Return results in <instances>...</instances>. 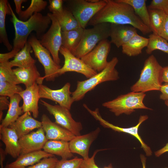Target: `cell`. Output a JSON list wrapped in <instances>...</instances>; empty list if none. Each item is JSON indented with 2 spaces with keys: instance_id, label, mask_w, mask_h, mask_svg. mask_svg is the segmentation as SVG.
<instances>
[{
  "instance_id": "6da1fadb",
  "label": "cell",
  "mask_w": 168,
  "mask_h": 168,
  "mask_svg": "<svg viewBox=\"0 0 168 168\" xmlns=\"http://www.w3.org/2000/svg\"><path fill=\"white\" fill-rule=\"evenodd\" d=\"M106 5L90 21L88 25L94 26L107 23L132 26L143 34L152 32L135 14L130 5L117 0H105Z\"/></svg>"
},
{
  "instance_id": "7a4b0ae2",
  "label": "cell",
  "mask_w": 168,
  "mask_h": 168,
  "mask_svg": "<svg viewBox=\"0 0 168 168\" xmlns=\"http://www.w3.org/2000/svg\"><path fill=\"white\" fill-rule=\"evenodd\" d=\"M8 5L11 11V21L15 30L13 49L8 52L12 58L24 47L32 31H35L37 38L40 39L51 23V20L47 15L43 16L37 13L34 14L26 21H21L16 16L9 2Z\"/></svg>"
},
{
  "instance_id": "3957f363",
  "label": "cell",
  "mask_w": 168,
  "mask_h": 168,
  "mask_svg": "<svg viewBox=\"0 0 168 168\" xmlns=\"http://www.w3.org/2000/svg\"><path fill=\"white\" fill-rule=\"evenodd\" d=\"M163 68L155 56L152 55L145 61L139 78L130 88L132 91L145 92L159 91L163 82Z\"/></svg>"
},
{
  "instance_id": "277c9868",
  "label": "cell",
  "mask_w": 168,
  "mask_h": 168,
  "mask_svg": "<svg viewBox=\"0 0 168 168\" xmlns=\"http://www.w3.org/2000/svg\"><path fill=\"white\" fill-rule=\"evenodd\" d=\"M118 61L116 57H114L101 72L86 80L78 81L76 88L71 94L74 101L82 99L86 93L101 83L119 79V72L115 68Z\"/></svg>"
},
{
  "instance_id": "5b68a950",
  "label": "cell",
  "mask_w": 168,
  "mask_h": 168,
  "mask_svg": "<svg viewBox=\"0 0 168 168\" xmlns=\"http://www.w3.org/2000/svg\"><path fill=\"white\" fill-rule=\"evenodd\" d=\"M146 96L145 93L132 91L120 95L112 100L105 102L102 105L117 116L123 114L129 115L135 111L136 109L152 110L143 103Z\"/></svg>"
},
{
  "instance_id": "8992f818",
  "label": "cell",
  "mask_w": 168,
  "mask_h": 168,
  "mask_svg": "<svg viewBox=\"0 0 168 168\" xmlns=\"http://www.w3.org/2000/svg\"><path fill=\"white\" fill-rule=\"evenodd\" d=\"M110 24L99 23L84 29L80 42L73 54L81 58L91 51L101 41L110 37Z\"/></svg>"
},
{
  "instance_id": "52a82bcc",
  "label": "cell",
  "mask_w": 168,
  "mask_h": 168,
  "mask_svg": "<svg viewBox=\"0 0 168 168\" xmlns=\"http://www.w3.org/2000/svg\"><path fill=\"white\" fill-rule=\"evenodd\" d=\"M70 11L81 27L86 29L91 19L106 4L105 0L91 2L89 0L69 1Z\"/></svg>"
},
{
  "instance_id": "ba28073f",
  "label": "cell",
  "mask_w": 168,
  "mask_h": 168,
  "mask_svg": "<svg viewBox=\"0 0 168 168\" xmlns=\"http://www.w3.org/2000/svg\"><path fill=\"white\" fill-rule=\"evenodd\" d=\"M28 41L30 45L35 57L43 66L45 75L43 77L47 81H53L58 77L60 65L57 64L50 55L49 51L41 44L40 40L35 36H32Z\"/></svg>"
},
{
  "instance_id": "9c48e42d",
  "label": "cell",
  "mask_w": 168,
  "mask_h": 168,
  "mask_svg": "<svg viewBox=\"0 0 168 168\" xmlns=\"http://www.w3.org/2000/svg\"><path fill=\"white\" fill-rule=\"evenodd\" d=\"M47 15L51 19V25L48 30L40 38V42L41 45L49 51L54 62L60 65L59 52L62 46V30L53 14L48 13Z\"/></svg>"
},
{
  "instance_id": "30bf717a",
  "label": "cell",
  "mask_w": 168,
  "mask_h": 168,
  "mask_svg": "<svg viewBox=\"0 0 168 168\" xmlns=\"http://www.w3.org/2000/svg\"><path fill=\"white\" fill-rule=\"evenodd\" d=\"M40 102L50 114L54 116L56 123L75 136L81 135L80 132L82 129V125L80 122H77L73 119L69 110L59 105L50 104L42 100H40Z\"/></svg>"
},
{
  "instance_id": "8fae6325",
  "label": "cell",
  "mask_w": 168,
  "mask_h": 168,
  "mask_svg": "<svg viewBox=\"0 0 168 168\" xmlns=\"http://www.w3.org/2000/svg\"><path fill=\"white\" fill-rule=\"evenodd\" d=\"M84 107L96 120L99 122L100 124L103 127L110 128L115 132L124 133L133 136L139 142L141 147L145 152L146 155L148 156L152 155V152L150 148L144 142L138 133V128L140 125L148 119V117L147 115L140 116L138 124L135 126L124 128L114 125L103 119L100 115L98 108L92 110L86 105H84Z\"/></svg>"
},
{
  "instance_id": "7c38bea8",
  "label": "cell",
  "mask_w": 168,
  "mask_h": 168,
  "mask_svg": "<svg viewBox=\"0 0 168 168\" xmlns=\"http://www.w3.org/2000/svg\"><path fill=\"white\" fill-rule=\"evenodd\" d=\"M110 41L108 39L100 42L90 52L81 59L93 70L100 72L107 65V58L111 49Z\"/></svg>"
},
{
  "instance_id": "4fadbf2b",
  "label": "cell",
  "mask_w": 168,
  "mask_h": 168,
  "mask_svg": "<svg viewBox=\"0 0 168 168\" xmlns=\"http://www.w3.org/2000/svg\"><path fill=\"white\" fill-rule=\"evenodd\" d=\"M59 52L63 56L64 61L63 66L59 70V76L67 72H73L82 74L89 78L98 73L85 63L81 58L77 57L62 46Z\"/></svg>"
},
{
  "instance_id": "5bb4252c",
  "label": "cell",
  "mask_w": 168,
  "mask_h": 168,
  "mask_svg": "<svg viewBox=\"0 0 168 168\" xmlns=\"http://www.w3.org/2000/svg\"><path fill=\"white\" fill-rule=\"evenodd\" d=\"M39 85L40 98L51 100L61 106L70 109L74 101L71 96L72 92L70 91V83L67 82L62 88L57 90L52 89L42 84Z\"/></svg>"
},
{
  "instance_id": "9a60e30c",
  "label": "cell",
  "mask_w": 168,
  "mask_h": 168,
  "mask_svg": "<svg viewBox=\"0 0 168 168\" xmlns=\"http://www.w3.org/2000/svg\"><path fill=\"white\" fill-rule=\"evenodd\" d=\"M42 127L19 138L20 154L41 150L48 140Z\"/></svg>"
},
{
  "instance_id": "2e32d148",
  "label": "cell",
  "mask_w": 168,
  "mask_h": 168,
  "mask_svg": "<svg viewBox=\"0 0 168 168\" xmlns=\"http://www.w3.org/2000/svg\"><path fill=\"white\" fill-rule=\"evenodd\" d=\"M100 131L97 128L95 130L83 135L76 136L69 142L70 150L72 153L81 156L83 160H87L89 157L90 147L96 139Z\"/></svg>"
},
{
  "instance_id": "e0dca14e",
  "label": "cell",
  "mask_w": 168,
  "mask_h": 168,
  "mask_svg": "<svg viewBox=\"0 0 168 168\" xmlns=\"http://www.w3.org/2000/svg\"><path fill=\"white\" fill-rule=\"evenodd\" d=\"M42 128L48 140H62L69 142L76 136L68 130L50 120L45 114L41 118Z\"/></svg>"
},
{
  "instance_id": "ac0fdd59",
  "label": "cell",
  "mask_w": 168,
  "mask_h": 168,
  "mask_svg": "<svg viewBox=\"0 0 168 168\" xmlns=\"http://www.w3.org/2000/svg\"><path fill=\"white\" fill-rule=\"evenodd\" d=\"M18 94L23 100L22 107L23 113H32L33 117L37 118L39 114L38 102L40 98L39 85L35 83L30 86L26 87Z\"/></svg>"
},
{
  "instance_id": "d6986e66",
  "label": "cell",
  "mask_w": 168,
  "mask_h": 168,
  "mask_svg": "<svg viewBox=\"0 0 168 168\" xmlns=\"http://www.w3.org/2000/svg\"><path fill=\"white\" fill-rule=\"evenodd\" d=\"M137 34V29L132 26L110 24V41L118 48L127 43Z\"/></svg>"
},
{
  "instance_id": "ffe728a7",
  "label": "cell",
  "mask_w": 168,
  "mask_h": 168,
  "mask_svg": "<svg viewBox=\"0 0 168 168\" xmlns=\"http://www.w3.org/2000/svg\"><path fill=\"white\" fill-rule=\"evenodd\" d=\"M0 138L5 145L6 154L17 158L20 155L21 148L19 138L15 130L9 127L0 126Z\"/></svg>"
},
{
  "instance_id": "44dd1931",
  "label": "cell",
  "mask_w": 168,
  "mask_h": 168,
  "mask_svg": "<svg viewBox=\"0 0 168 168\" xmlns=\"http://www.w3.org/2000/svg\"><path fill=\"white\" fill-rule=\"evenodd\" d=\"M9 127L15 130L19 138L35 129L41 128L42 125L41 121L33 118L30 112H26L20 116Z\"/></svg>"
},
{
  "instance_id": "7402d4cb",
  "label": "cell",
  "mask_w": 168,
  "mask_h": 168,
  "mask_svg": "<svg viewBox=\"0 0 168 168\" xmlns=\"http://www.w3.org/2000/svg\"><path fill=\"white\" fill-rule=\"evenodd\" d=\"M53 156L54 155L42 150L20 154L15 161L6 164L4 168H26L35 164L44 158Z\"/></svg>"
},
{
  "instance_id": "603a6c76",
  "label": "cell",
  "mask_w": 168,
  "mask_h": 168,
  "mask_svg": "<svg viewBox=\"0 0 168 168\" xmlns=\"http://www.w3.org/2000/svg\"><path fill=\"white\" fill-rule=\"evenodd\" d=\"M13 70L19 83L24 84L26 87L30 86L35 83L38 85L42 84L44 79L41 77L35 65L27 68H17Z\"/></svg>"
},
{
  "instance_id": "cb8c5ba5",
  "label": "cell",
  "mask_w": 168,
  "mask_h": 168,
  "mask_svg": "<svg viewBox=\"0 0 168 168\" xmlns=\"http://www.w3.org/2000/svg\"><path fill=\"white\" fill-rule=\"evenodd\" d=\"M43 149L47 153L59 156L63 159H68L73 156L70 150L69 142L68 141L48 140Z\"/></svg>"
},
{
  "instance_id": "d4e9b609",
  "label": "cell",
  "mask_w": 168,
  "mask_h": 168,
  "mask_svg": "<svg viewBox=\"0 0 168 168\" xmlns=\"http://www.w3.org/2000/svg\"><path fill=\"white\" fill-rule=\"evenodd\" d=\"M9 98L8 110L5 117L2 120L0 126L9 127L23 113L22 107L19 105L20 102L22 99L20 96L18 94H16Z\"/></svg>"
},
{
  "instance_id": "484cf974",
  "label": "cell",
  "mask_w": 168,
  "mask_h": 168,
  "mask_svg": "<svg viewBox=\"0 0 168 168\" xmlns=\"http://www.w3.org/2000/svg\"><path fill=\"white\" fill-rule=\"evenodd\" d=\"M148 41V38L137 33L122 46V52L129 57L138 56L142 53L144 48L147 47Z\"/></svg>"
},
{
  "instance_id": "4316f807",
  "label": "cell",
  "mask_w": 168,
  "mask_h": 168,
  "mask_svg": "<svg viewBox=\"0 0 168 168\" xmlns=\"http://www.w3.org/2000/svg\"><path fill=\"white\" fill-rule=\"evenodd\" d=\"M58 22L62 31H67L81 27L79 23L69 10L63 9L52 13Z\"/></svg>"
},
{
  "instance_id": "83f0119b",
  "label": "cell",
  "mask_w": 168,
  "mask_h": 168,
  "mask_svg": "<svg viewBox=\"0 0 168 168\" xmlns=\"http://www.w3.org/2000/svg\"><path fill=\"white\" fill-rule=\"evenodd\" d=\"M84 29L80 27L67 31H62V46L73 54L81 40Z\"/></svg>"
},
{
  "instance_id": "f1b7e54d",
  "label": "cell",
  "mask_w": 168,
  "mask_h": 168,
  "mask_svg": "<svg viewBox=\"0 0 168 168\" xmlns=\"http://www.w3.org/2000/svg\"><path fill=\"white\" fill-rule=\"evenodd\" d=\"M32 47L27 41L24 47L15 56L10 62L12 67L27 68L35 65L36 61L31 56L30 52Z\"/></svg>"
},
{
  "instance_id": "f546056e",
  "label": "cell",
  "mask_w": 168,
  "mask_h": 168,
  "mask_svg": "<svg viewBox=\"0 0 168 168\" xmlns=\"http://www.w3.org/2000/svg\"><path fill=\"white\" fill-rule=\"evenodd\" d=\"M8 2L7 0H0V42L10 52L12 49L13 46L9 41L5 27L6 16L7 14L11 15Z\"/></svg>"
},
{
  "instance_id": "4dcf8cb0",
  "label": "cell",
  "mask_w": 168,
  "mask_h": 168,
  "mask_svg": "<svg viewBox=\"0 0 168 168\" xmlns=\"http://www.w3.org/2000/svg\"><path fill=\"white\" fill-rule=\"evenodd\" d=\"M127 3L133 8L136 15L143 23L151 30L149 15L146 0H117Z\"/></svg>"
},
{
  "instance_id": "1f68e13d",
  "label": "cell",
  "mask_w": 168,
  "mask_h": 168,
  "mask_svg": "<svg viewBox=\"0 0 168 168\" xmlns=\"http://www.w3.org/2000/svg\"><path fill=\"white\" fill-rule=\"evenodd\" d=\"M151 30L154 34L160 36L166 14L157 9H148Z\"/></svg>"
},
{
  "instance_id": "d6a6232c",
  "label": "cell",
  "mask_w": 168,
  "mask_h": 168,
  "mask_svg": "<svg viewBox=\"0 0 168 168\" xmlns=\"http://www.w3.org/2000/svg\"><path fill=\"white\" fill-rule=\"evenodd\" d=\"M149 41L146 53L151 54L156 50H159L168 54V42L160 36L152 33L149 36Z\"/></svg>"
},
{
  "instance_id": "836d02e7",
  "label": "cell",
  "mask_w": 168,
  "mask_h": 168,
  "mask_svg": "<svg viewBox=\"0 0 168 168\" xmlns=\"http://www.w3.org/2000/svg\"><path fill=\"white\" fill-rule=\"evenodd\" d=\"M47 5V2L45 1L31 0L29 7L25 10H21L18 15L19 19L22 21H26L34 14L44 10Z\"/></svg>"
},
{
  "instance_id": "e575fe53",
  "label": "cell",
  "mask_w": 168,
  "mask_h": 168,
  "mask_svg": "<svg viewBox=\"0 0 168 168\" xmlns=\"http://www.w3.org/2000/svg\"><path fill=\"white\" fill-rule=\"evenodd\" d=\"M10 61L0 62V82H7L15 84H19L14 73Z\"/></svg>"
},
{
  "instance_id": "d590c367",
  "label": "cell",
  "mask_w": 168,
  "mask_h": 168,
  "mask_svg": "<svg viewBox=\"0 0 168 168\" xmlns=\"http://www.w3.org/2000/svg\"><path fill=\"white\" fill-rule=\"evenodd\" d=\"M24 90L20 86L7 82H0V95L10 97Z\"/></svg>"
},
{
  "instance_id": "8d00e7d4",
  "label": "cell",
  "mask_w": 168,
  "mask_h": 168,
  "mask_svg": "<svg viewBox=\"0 0 168 168\" xmlns=\"http://www.w3.org/2000/svg\"><path fill=\"white\" fill-rule=\"evenodd\" d=\"M83 158L75 157L72 159L58 160L55 168H81Z\"/></svg>"
},
{
  "instance_id": "74e56055",
  "label": "cell",
  "mask_w": 168,
  "mask_h": 168,
  "mask_svg": "<svg viewBox=\"0 0 168 168\" xmlns=\"http://www.w3.org/2000/svg\"><path fill=\"white\" fill-rule=\"evenodd\" d=\"M58 161L55 156L45 157L35 164L26 168H55Z\"/></svg>"
},
{
  "instance_id": "f35d334b",
  "label": "cell",
  "mask_w": 168,
  "mask_h": 168,
  "mask_svg": "<svg viewBox=\"0 0 168 168\" xmlns=\"http://www.w3.org/2000/svg\"><path fill=\"white\" fill-rule=\"evenodd\" d=\"M147 8L160 10L168 15V0H152Z\"/></svg>"
},
{
  "instance_id": "ab89813d",
  "label": "cell",
  "mask_w": 168,
  "mask_h": 168,
  "mask_svg": "<svg viewBox=\"0 0 168 168\" xmlns=\"http://www.w3.org/2000/svg\"><path fill=\"white\" fill-rule=\"evenodd\" d=\"M104 149L97 150L94 152L92 156L89 157L87 160H83L81 166V168H100L95 163V157L97 153ZM104 168H113L111 164H110L108 166H105Z\"/></svg>"
},
{
  "instance_id": "60d3db41",
  "label": "cell",
  "mask_w": 168,
  "mask_h": 168,
  "mask_svg": "<svg viewBox=\"0 0 168 168\" xmlns=\"http://www.w3.org/2000/svg\"><path fill=\"white\" fill-rule=\"evenodd\" d=\"M49 5L48 8L52 13L54 12L61 11L63 9V0H49Z\"/></svg>"
},
{
  "instance_id": "b9f144b4",
  "label": "cell",
  "mask_w": 168,
  "mask_h": 168,
  "mask_svg": "<svg viewBox=\"0 0 168 168\" xmlns=\"http://www.w3.org/2000/svg\"><path fill=\"white\" fill-rule=\"evenodd\" d=\"M160 91L161 93L160 95V99L165 101L168 100V83L162 84Z\"/></svg>"
},
{
  "instance_id": "7bdbcfd3",
  "label": "cell",
  "mask_w": 168,
  "mask_h": 168,
  "mask_svg": "<svg viewBox=\"0 0 168 168\" xmlns=\"http://www.w3.org/2000/svg\"><path fill=\"white\" fill-rule=\"evenodd\" d=\"M168 42V15H166L160 36Z\"/></svg>"
},
{
  "instance_id": "ee69618b",
  "label": "cell",
  "mask_w": 168,
  "mask_h": 168,
  "mask_svg": "<svg viewBox=\"0 0 168 168\" xmlns=\"http://www.w3.org/2000/svg\"><path fill=\"white\" fill-rule=\"evenodd\" d=\"M9 103L7 96H0V111L8 109Z\"/></svg>"
},
{
  "instance_id": "f6af8a7d",
  "label": "cell",
  "mask_w": 168,
  "mask_h": 168,
  "mask_svg": "<svg viewBox=\"0 0 168 168\" xmlns=\"http://www.w3.org/2000/svg\"><path fill=\"white\" fill-rule=\"evenodd\" d=\"M26 0H14L15 6V10L16 13L18 15L21 11V7L22 4L24 2H26Z\"/></svg>"
},
{
  "instance_id": "bcb514c9",
  "label": "cell",
  "mask_w": 168,
  "mask_h": 168,
  "mask_svg": "<svg viewBox=\"0 0 168 168\" xmlns=\"http://www.w3.org/2000/svg\"><path fill=\"white\" fill-rule=\"evenodd\" d=\"M162 79L163 82L168 83V66L163 68Z\"/></svg>"
},
{
  "instance_id": "7dc6e473",
  "label": "cell",
  "mask_w": 168,
  "mask_h": 168,
  "mask_svg": "<svg viewBox=\"0 0 168 168\" xmlns=\"http://www.w3.org/2000/svg\"><path fill=\"white\" fill-rule=\"evenodd\" d=\"M167 152H168V142L163 147L155 152V155L156 157H158Z\"/></svg>"
},
{
  "instance_id": "c3c4849f",
  "label": "cell",
  "mask_w": 168,
  "mask_h": 168,
  "mask_svg": "<svg viewBox=\"0 0 168 168\" xmlns=\"http://www.w3.org/2000/svg\"><path fill=\"white\" fill-rule=\"evenodd\" d=\"M6 155L5 151L1 147L0 148V165L1 168H4L3 166V162Z\"/></svg>"
},
{
  "instance_id": "681fc988",
  "label": "cell",
  "mask_w": 168,
  "mask_h": 168,
  "mask_svg": "<svg viewBox=\"0 0 168 168\" xmlns=\"http://www.w3.org/2000/svg\"><path fill=\"white\" fill-rule=\"evenodd\" d=\"M140 158L142 164L143 168H146V158L143 155L141 154ZM166 168H168V167Z\"/></svg>"
},
{
  "instance_id": "f907efd6",
  "label": "cell",
  "mask_w": 168,
  "mask_h": 168,
  "mask_svg": "<svg viewBox=\"0 0 168 168\" xmlns=\"http://www.w3.org/2000/svg\"><path fill=\"white\" fill-rule=\"evenodd\" d=\"M165 104L168 107V100H165Z\"/></svg>"
}]
</instances>
